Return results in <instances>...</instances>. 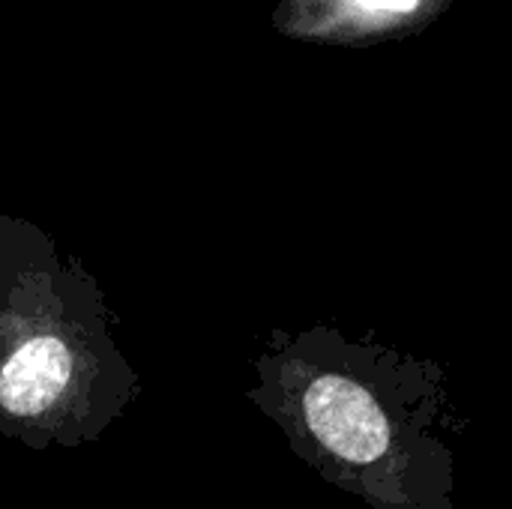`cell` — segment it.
<instances>
[{
  "mask_svg": "<svg viewBox=\"0 0 512 509\" xmlns=\"http://www.w3.org/2000/svg\"><path fill=\"white\" fill-rule=\"evenodd\" d=\"M456 0H279L270 24L279 36L330 48H369L426 33Z\"/></svg>",
  "mask_w": 512,
  "mask_h": 509,
  "instance_id": "3",
  "label": "cell"
},
{
  "mask_svg": "<svg viewBox=\"0 0 512 509\" xmlns=\"http://www.w3.org/2000/svg\"><path fill=\"white\" fill-rule=\"evenodd\" d=\"M246 399L321 480L369 509H459L450 378L438 360L330 324L273 327Z\"/></svg>",
  "mask_w": 512,
  "mask_h": 509,
  "instance_id": "1",
  "label": "cell"
},
{
  "mask_svg": "<svg viewBox=\"0 0 512 509\" xmlns=\"http://www.w3.org/2000/svg\"><path fill=\"white\" fill-rule=\"evenodd\" d=\"M138 396L96 276L36 222L0 213V435L78 450L102 441Z\"/></svg>",
  "mask_w": 512,
  "mask_h": 509,
  "instance_id": "2",
  "label": "cell"
}]
</instances>
